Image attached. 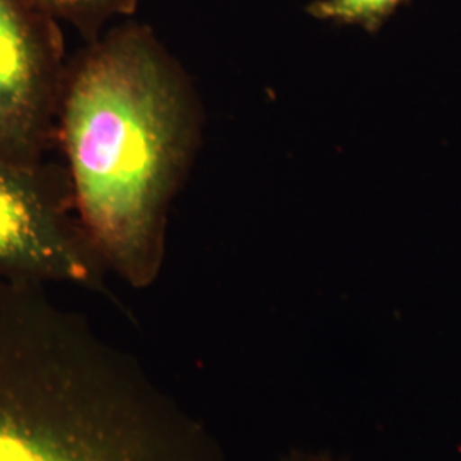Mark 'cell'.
<instances>
[{
  "label": "cell",
  "mask_w": 461,
  "mask_h": 461,
  "mask_svg": "<svg viewBox=\"0 0 461 461\" xmlns=\"http://www.w3.org/2000/svg\"><path fill=\"white\" fill-rule=\"evenodd\" d=\"M197 137L190 84L148 26L113 24L68 60L55 144L91 245L135 289L161 272L169 203Z\"/></svg>",
  "instance_id": "cell-1"
},
{
  "label": "cell",
  "mask_w": 461,
  "mask_h": 461,
  "mask_svg": "<svg viewBox=\"0 0 461 461\" xmlns=\"http://www.w3.org/2000/svg\"><path fill=\"white\" fill-rule=\"evenodd\" d=\"M0 461H226L214 436L132 354L0 276Z\"/></svg>",
  "instance_id": "cell-2"
},
{
  "label": "cell",
  "mask_w": 461,
  "mask_h": 461,
  "mask_svg": "<svg viewBox=\"0 0 461 461\" xmlns=\"http://www.w3.org/2000/svg\"><path fill=\"white\" fill-rule=\"evenodd\" d=\"M0 276L104 291L108 270L77 217L64 166L0 161Z\"/></svg>",
  "instance_id": "cell-3"
},
{
  "label": "cell",
  "mask_w": 461,
  "mask_h": 461,
  "mask_svg": "<svg viewBox=\"0 0 461 461\" xmlns=\"http://www.w3.org/2000/svg\"><path fill=\"white\" fill-rule=\"evenodd\" d=\"M67 64L62 28L38 0H0V161H47Z\"/></svg>",
  "instance_id": "cell-4"
},
{
  "label": "cell",
  "mask_w": 461,
  "mask_h": 461,
  "mask_svg": "<svg viewBox=\"0 0 461 461\" xmlns=\"http://www.w3.org/2000/svg\"><path fill=\"white\" fill-rule=\"evenodd\" d=\"M60 26L68 24L91 41L120 17H131L139 0H38Z\"/></svg>",
  "instance_id": "cell-5"
},
{
  "label": "cell",
  "mask_w": 461,
  "mask_h": 461,
  "mask_svg": "<svg viewBox=\"0 0 461 461\" xmlns=\"http://www.w3.org/2000/svg\"><path fill=\"white\" fill-rule=\"evenodd\" d=\"M409 0H314L308 14L320 21L361 26L367 33L376 34L396 9Z\"/></svg>",
  "instance_id": "cell-6"
},
{
  "label": "cell",
  "mask_w": 461,
  "mask_h": 461,
  "mask_svg": "<svg viewBox=\"0 0 461 461\" xmlns=\"http://www.w3.org/2000/svg\"><path fill=\"white\" fill-rule=\"evenodd\" d=\"M279 461H347L344 458H337L330 453H316V451H303V449H293Z\"/></svg>",
  "instance_id": "cell-7"
}]
</instances>
